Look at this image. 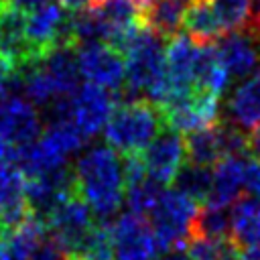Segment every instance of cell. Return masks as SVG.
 <instances>
[{"label": "cell", "mask_w": 260, "mask_h": 260, "mask_svg": "<svg viewBox=\"0 0 260 260\" xmlns=\"http://www.w3.org/2000/svg\"><path fill=\"white\" fill-rule=\"evenodd\" d=\"M110 228L114 260H156L158 252H162L150 221L144 215L126 211L114 223H110Z\"/></svg>", "instance_id": "cell-9"}, {"label": "cell", "mask_w": 260, "mask_h": 260, "mask_svg": "<svg viewBox=\"0 0 260 260\" xmlns=\"http://www.w3.org/2000/svg\"><path fill=\"white\" fill-rule=\"evenodd\" d=\"M49 2H53V0H2L4 6H10V8H14V10L22 12V14H26V12L35 10V8H41V6L49 4Z\"/></svg>", "instance_id": "cell-35"}, {"label": "cell", "mask_w": 260, "mask_h": 260, "mask_svg": "<svg viewBox=\"0 0 260 260\" xmlns=\"http://www.w3.org/2000/svg\"><path fill=\"white\" fill-rule=\"evenodd\" d=\"M122 53L126 63L122 91L128 93V100H148L154 106H162L169 100L162 37L140 26L124 45Z\"/></svg>", "instance_id": "cell-2"}, {"label": "cell", "mask_w": 260, "mask_h": 260, "mask_svg": "<svg viewBox=\"0 0 260 260\" xmlns=\"http://www.w3.org/2000/svg\"><path fill=\"white\" fill-rule=\"evenodd\" d=\"M187 252L193 260H242V250L232 238L193 236L187 242Z\"/></svg>", "instance_id": "cell-27"}, {"label": "cell", "mask_w": 260, "mask_h": 260, "mask_svg": "<svg viewBox=\"0 0 260 260\" xmlns=\"http://www.w3.org/2000/svg\"><path fill=\"white\" fill-rule=\"evenodd\" d=\"M215 49L232 79H244L260 67V37L250 28L221 35Z\"/></svg>", "instance_id": "cell-14"}, {"label": "cell", "mask_w": 260, "mask_h": 260, "mask_svg": "<svg viewBox=\"0 0 260 260\" xmlns=\"http://www.w3.org/2000/svg\"><path fill=\"white\" fill-rule=\"evenodd\" d=\"M175 189L183 191L185 195H189L191 199L199 201H207L209 189H211V167H203V165H195V162H183L181 169L177 171L175 179Z\"/></svg>", "instance_id": "cell-28"}, {"label": "cell", "mask_w": 260, "mask_h": 260, "mask_svg": "<svg viewBox=\"0 0 260 260\" xmlns=\"http://www.w3.org/2000/svg\"><path fill=\"white\" fill-rule=\"evenodd\" d=\"M156 260H193V258L183 248H171V250H165V256Z\"/></svg>", "instance_id": "cell-38"}, {"label": "cell", "mask_w": 260, "mask_h": 260, "mask_svg": "<svg viewBox=\"0 0 260 260\" xmlns=\"http://www.w3.org/2000/svg\"><path fill=\"white\" fill-rule=\"evenodd\" d=\"M181 24L187 30V37L201 45L215 43L223 35V28L207 0H189Z\"/></svg>", "instance_id": "cell-23"}, {"label": "cell", "mask_w": 260, "mask_h": 260, "mask_svg": "<svg viewBox=\"0 0 260 260\" xmlns=\"http://www.w3.org/2000/svg\"><path fill=\"white\" fill-rule=\"evenodd\" d=\"M14 73L16 69L6 59L0 57V98H4L10 87H14Z\"/></svg>", "instance_id": "cell-33"}, {"label": "cell", "mask_w": 260, "mask_h": 260, "mask_svg": "<svg viewBox=\"0 0 260 260\" xmlns=\"http://www.w3.org/2000/svg\"><path fill=\"white\" fill-rule=\"evenodd\" d=\"M193 236H201V238H228L230 236V209L228 207L209 205V203L203 209H197L191 238Z\"/></svg>", "instance_id": "cell-30"}, {"label": "cell", "mask_w": 260, "mask_h": 260, "mask_svg": "<svg viewBox=\"0 0 260 260\" xmlns=\"http://www.w3.org/2000/svg\"><path fill=\"white\" fill-rule=\"evenodd\" d=\"M32 260H69V256L67 254H63L49 238L35 250V254H32Z\"/></svg>", "instance_id": "cell-32"}, {"label": "cell", "mask_w": 260, "mask_h": 260, "mask_svg": "<svg viewBox=\"0 0 260 260\" xmlns=\"http://www.w3.org/2000/svg\"><path fill=\"white\" fill-rule=\"evenodd\" d=\"M75 193L98 219H110L124 201V167L110 144H93L73 167Z\"/></svg>", "instance_id": "cell-1"}, {"label": "cell", "mask_w": 260, "mask_h": 260, "mask_svg": "<svg viewBox=\"0 0 260 260\" xmlns=\"http://www.w3.org/2000/svg\"><path fill=\"white\" fill-rule=\"evenodd\" d=\"M30 215L26 203V177L16 165H0V232Z\"/></svg>", "instance_id": "cell-16"}, {"label": "cell", "mask_w": 260, "mask_h": 260, "mask_svg": "<svg viewBox=\"0 0 260 260\" xmlns=\"http://www.w3.org/2000/svg\"><path fill=\"white\" fill-rule=\"evenodd\" d=\"M61 6L69 12H79V10H87V8H93L100 0H59Z\"/></svg>", "instance_id": "cell-36"}, {"label": "cell", "mask_w": 260, "mask_h": 260, "mask_svg": "<svg viewBox=\"0 0 260 260\" xmlns=\"http://www.w3.org/2000/svg\"><path fill=\"white\" fill-rule=\"evenodd\" d=\"M0 57L14 69L32 63L24 35V14L4 4L0 8Z\"/></svg>", "instance_id": "cell-21"}, {"label": "cell", "mask_w": 260, "mask_h": 260, "mask_svg": "<svg viewBox=\"0 0 260 260\" xmlns=\"http://www.w3.org/2000/svg\"><path fill=\"white\" fill-rule=\"evenodd\" d=\"M18 146L20 144H14V142H8V140L0 138V165H16Z\"/></svg>", "instance_id": "cell-34"}, {"label": "cell", "mask_w": 260, "mask_h": 260, "mask_svg": "<svg viewBox=\"0 0 260 260\" xmlns=\"http://www.w3.org/2000/svg\"><path fill=\"white\" fill-rule=\"evenodd\" d=\"M69 260H77V258H69Z\"/></svg>", "instance_id": "cell-41"}, {"label": "cell", "mask_w": 260, "mask_h": 260, "mask_svg": "<svg viewBox=\"0 0 260 260\" xmlns=\"http://www.w3.org/2000/svg\"><path fill=\"white\" fill-rule=\"evenodd\" d=\"M162 126L165 122L158 106L148 100H126L114 106L104 126V136L106 142L124 156L140 154Z\"/></svg>", "instance_id": "cell-3"}, {"label": "cell", "mask_w": 260, "mask_h": 260, "mask_svg": "<svg viewBox=\"0 0 260 260\" xmlns=\"http://www.w3.org/2000/svg\"><path fill=\"white\" fill-rule=\"evenodd\" d=\"M0 8H2V4H0Z\"/></svg>", "instance_id": "cell-42"}, {"label": "cell", "mask_w": 260, "mask_h": 260, "mask_svg": "<svg viewBox=\"0 0 260 260\" xmlns=\"http://www.w3.org/2000/svg\"><path fill=\"white\" fill-rule=\"evenodd\" d=\"M248 152L260 160V124L248 132Z\"/></svg>", "instance_id": "cell-37"}, {"label": "cell", "mask_w": 260, "mask_h": 260, "mask_svg": "<svg viewBox=\"0 0 260 260\" xmlns=\"http://www.w3.org/2000/svg\"><path fill=\"white\" fill-rule=\"evenodd\" d=\"M114 104L116 95L112 91L87 81L69 95V118L87 138H93L104 130Z\"/></svg>", "instance_id": "cell-10"}, {"label": "cell", "mask_w": 260, "mask_h": 260, "mask_svg": "<svg viewBox=\"0 0 260 260\" xmlns=\"http://www.w3.org/2000/svg\"><path fill=\"white\" fill-rule=\"evenodd\" d=\"M185 142V154L189 162L213 167L221 156V142H219V122L207 128H199L193 132H187L183 138Z\"/></svg>", "instance_id": "cell-25"}, {"label": "cell", "mask_w": 260, "mask_h": 260, "mask_svg": "<svg viewBox=\"0 0 260 260\" xmlns=\"http://www.w3.org/2000/svg\"><path fill=\"white\" fill-rule=\"evenodd\" d=\"M187 4L189 0H154L142 12V26L162 39H169L177 35Z\"/></svg>", "instance_id": "cell-24"}, {"label": "cell", "mask_w": 260, "mask_h": 260, "mask_svg": "<svg viewBox=\"0 0 260 260\" xmlns=\"http://www.w3.org/2000/svg\"><path fill=\"white\" fill-rule=\"evenodd\" d=\"M225 122L246 134L260 124V67L244 77L225 102Z\"/></svg>", "instance_id": "cell-17"}, {"label": "cell", "mask_w": 260, "mask_h": 260, "mask_svg": "<svg viewBox=\"0 0 260 260\" xmlns=\"http://www.w3.org/2000/svg\"><path fill=\"white\" fill-rule=\"evenodd\" d=\"M75 59L79 75H83L89 83L100 85L114 95H118L124 87L126 63L124 53L108 43H89L75 47Z\"/></svg>", "instance_id": "cell-8"}, {"label": "cell", "mask_w": 260, "mask_h": 260, "mask_svg": "<svg viewBox=\"0 0 260 260\" xmlns=\"http://www.w3.org/2000/svg\"><path fill=\"white\" fill-rule=\"evenodd\" d=\"M41 134V116L24 98L10 95L0 98V138L26 144Z\"/></svg>", "instance_id": "cell-15"}, {"label": "cell", "mask_w": 260, "mask_h": 260, "mask_svg": "<svg viewBox=\"0 0 260 260\" xmlns=\"http://www.w3.org/2000/svg\"><path fill=\"white\" fill-rule=\"evenodd\" d=\"M73 258L77 260H114V242H112V228L110 221L100 219L83 236L81 244L77 246Z\"/></svg>", "instance_id": "cell-26"}, {"label": "cell", "mask_w": 260, "mask_h": 260, "mask_svg": "<svg viewBox=\"0 0 260 260\" xmlns=\"http://www.w3.org/2000/svg\"><path fill=\"white\" fill-rule=\"evenodd\" d=\"M75 193L73 169L61 167L57 171L26 177V203L35 217L45 221V217L69 195Z\"/></svg>", "instance_id": "cell-11"}, {"label": "cell", "mask_w": 260, "mask_h": 260, "mask_svg": "<svg viewBox=\"0 0 260 260\" xmlns=\"http://www.w3.org/2000/svg\"><path fill=\"white\" fill-rule=\"evenodd\" d=\"M152 2H154V0H134V4H136V6H138V10H140V16H142V12H144Z\"/></svg>", "instance_id": "cell-40"}, {"label": "cell", "mask_w": 260, "mask_h": 260, "mask_svg": "<svg viewBox=\"0 0 260 260\" xmlns=\"http://www.w3.org/2000/svg\"><path fill=\"white\" fill-rule=\"evenodd\" d=\"M244 187L256 199H260V160L252 158L244 165Z\"/></svg>", "instance_id": "cell-31"}, {"label": "cell", "mask_w": 260, "mask_h": 260, "mask_svg": "<svg viewBox=\"0 0 260 260\" xmlns=\"http://www.w3.org/2000/svg\"><path fill=\"white\" fill-rule=\"evenodd\" d=\"M67 152L59 148L47 134H39L35 140L18 146L16 167L24 173V177H37L61 167H67Z\"/></svg>", "instance_id": "cell-20"}, {"label": "cell", "mask_w": 260, "mask_h": 260, "mask_svg": "<svg viewBox=\"0 0 260 260\" xmlns=\"http://www.w3.org/2000/svg\"><path fill=\"white\" fill-rule=\"evenodd\" d=\"M47 238L69 258H73L77 246L81 244L87 230L93 225V213L89 205L77 195L63 199L47 217H45Z\"/></svg>", "instance_id": "cell-6"}, {"label": "cell", "mask_w": 260, "mask_h": 260, "mask_svg": "<svg viewBox=\"0 0 260 260\" xmlns=\"http://www.w3.org/2000/svg\"><path fill=\"white\" fill-rule=\"evenodd\" d=\"M197 209V201L179 189H167L160 193L148 213V221L162 252L183 248L189 242Z\"/></svg>", "instance_id": "cell-4"}, {"label": "cell", "mask_w": 260, "mask_h": 260, "mask_svg": "<svg viewBox=\"0 0 260 260\" xmlns=\"http://www.w3.org/2000/svg\"><path fill=\"white\" fill-rule=\"evenodd\" d=\"M230 236L242 248L260 240V199L238 197L230 211Z\"/></svg>", "instance_id": "cell-22"}, {"label": "cell", "mask_w": 260, "mask_h": 260, "mask_svg": "<svg viewBox=\"0 0 260 260\" xmlns=\"http://www.w3.org/2000/svg\"><path fill=\"white\" fill-rule=\"evenodd\" d=\"M45 240V223L30 213L18 225L0 232V260H32L35 250Z\"/></svg>", "instance_id": "cell-19"}, {"label": "cell", "mask_w": 260, "mask_h": 260, "mask_svg": "<svg viewBox=\"0 0 260 260\" xmlns=\"http://www.w3.org/2000/svg\"><path fill=\"white\" fill-rule=\"evenodd\" d=\"M197 51H199V43H195L191 37L187 35L169 37V45L165 47V79L169 87V100L195 87Z\"/></svg>", "instance_id": "cell-13"}, {"label": "cell", "mask_w": 260, "mask_h": 260, "mask_svg": "<svg viewBox=\"0 0 260 260\" xmlns=\"http://www.w3.org/2000/svg\"><path fill=\"white\" fill-rule=\"evenodd\" d=\"M244 156L230 154L221 156L211 169V189L207 195L209 205L230 207L244 189Z\"/></svg>", "instance_id": "cell-18"}, {"label": "cell", "mask_w": 260, "mask_h": 260, "mask_svg": "<svg viewBox=\"0 0 260 260\" xmlns=\"http://www.w3.org/2000/svg\"><path fill=\"white\" fill-rule=\"evenodd\" d=\"M242 260H260V240L242 248Z\"/></svg>", "instance_id": "cell-39"}, {"label": "cell", "mask_w": 260, "mask_h": 260, "mask_svg": "<svg viewBox=\"0 0 260 260\" xmlns=\"http://www.w3.org/2000/svg\"><path fill=\"white\" fill-rule=\"evenodd\" d=\"M225 32L242 30L252 18L254 0H207Z\"/></svg>", "instance_id": "cell-29"}, {"label": "cell", "mask_w": 260, "mask_h": 260, "mask_svg": "<svg viewBox=\"0 0 260 260\" xmlns=\"http://www.w3.org/2000/svg\"><path fill=\"white\" fill-rule=\"evenodd\" d=\"M219 98L207 89L191 87L162 104L160 116L167 128L177 132H193L219 122Z\"/></svg>", "instance_id": "cell-5"}, {"label": "cell", "mask_w": 260, "mask_h": 260, "mask_svg": "<svg viewBox=\"0 0 260 260\" xmlns=\"http://www.w3.org/2000/svg\"><path fill=\"white\" fill-rule=\"evenodd\" d=\"M140 156L146 167V173L156 183H160L162 187L173 183L177 171L185 160V142L181 132L171 128L160 130L140 152Z\"/></svg>", "instance_id": "cell-12"}, {"label": "cell", "mask_w": 260, "mask_h": 260, "mask_svg": "<svg viewBox=\"0 0 260 260\" xmlns=\"http://www.w3.org/2000/svg\"><path fill=\"white\" fill-rule=\"evenodd\" d=\"M24 35L30 51V59L39 61L59 45H69V12L49 2L24 14Z\"/></svg>", "instance_id": "cell-7"}]
</instances>
